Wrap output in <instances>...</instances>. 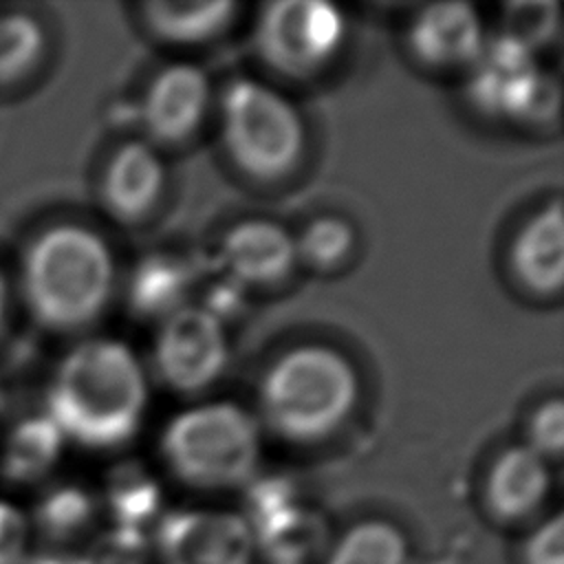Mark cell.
Masks as SVG:
<instances>
[{"mask_svg": "<svg viewBox=\"0 0 564 564\" xmlns=\"http://www.w3.org/2000/svg\"><path fill=\"white\" fill-rule=\"evenodd\" d=\"M150 388L130 346L117 339H90L59 364L48 390V416L86 447H117L143 423Z\"/></svg>", "mask_w": 564, "mask_h": 564, "instance_id": "cell-1", "label": "cell"}, {"mask_svg": "<svg viewBox=\"0 0 564 564\" xmlns=\"http://www.w3.org/2000/svg\"><path fill=\"white\" fill-rule=\"evenodd\" d=\"M4 308H7V286H4V278L0 273V324L4 317Z\"/></svg>", "mask_w": 564, "mask_h": 564, "instance_id": "cell-31", "label": "cell"}, {"mask_svg": "<svg viewBox=\"0 0 564 564\" xmlns=\"http://www.w3.org/2000/svg\"><path fill=\"white\" fill-rule=\"evenodd\" d=\"M516 278L535 295H553L564 282V223L562 203L553 200L538 212L516 236L511 247Z\"/></svg>", "mask_w": 564, "mask_h": 564, "instance_id": "cell-14", "label": "cell"}, {"mask_svg": "<svg viewBox=\"0 0 564 564\" xmlns=\"http://www.w3.org/2000/svg\"><path fill=\"white\" fill-rule=\"evenodd\" d=\"M346 40V20L335 4L278 0L262 7L253 44L260 59L280 75L304 79L326 68Z\"/></svg>", "mask_w": 564, "mask_h": 564, "instance_id": "cell-7", "label": "cell"}, {"mask_svg": "<svg viewBox=\"0 0 564 564\" xmlns=\"http://www.w3.org/2000/svg\"><path fill=\"white\" fill-rule=\"evenodd\" d=\"M141 11L145 26L161 42L196 46L227 31L238 4L231 0H152Z\"/></svg>", "mask_w": 564, "mask_h": 564, "instance_id": "cell-16", "label": "cell"}, {"mask_svg": "<svg viewBox=\"0 0 564 564\" xmlns=\"http://www.w3.org/2000/svg\"><path fill=\"white\" fill-rule=\"evenodd\" d=\"M44 33L29 15L0 18V84L22 77L40 57Z\"/></svg>", "mask_w": 564, "mask_h": 564, "instance_id": "cell-24", "label": "cell"}, {"mask_svg": "<svg viewBox=\"0 0 564 564\" xmlns=\"http://www.w3.org/2000/svg\"><path fill=\"white\" fill-rule=\"evenodd\" d=\"M62 445L64 434L48 414L18 423L7 438L2 456L4 478L11 482L37 480L57 463Z\"/></svg>", "mask_w": 564, "mask_h": 564, "instance_id": "cell-19", "label": "cell"}, {"mask_svg": "<svg viewBox=\"0 0 564 564\" xmlns=\"http://www.w3.org/2000/svg\"><path fill=\"white\" fill-rule=\"evenodd\" d=\"M115 260L101 236L79 225L42 231L26 249L24 297L40 324L75 330L97 319L110 300Z\"/></svg>", "mask_w": 564, "mask_h": 564, "instance_id": "cell-2", "label": "cell"}, {"mask_svg": "<svg viewBox=\"0 0 564 564\" xmlns=\"http://www.w3.org/2000/svg\"><path fill=\"white\" fill-rule=\"evenodd\" d=\"M560 11L555 2H509L502 9V35L538 51L555 40Z\"/></svg>", "mask_w": 564, "mask_h": 564, "instance_id": "cell-25", "label": "cell"}, {"mask_svg": "<svg viewBox=\"0 0 564 564\" xmlns=\"http://www.w3.org/2000/svg\"><path fill=\"white\" fill-rule=\"evenodd\" d=\"M165 189V165L150 143L132 141L110 159L101 198L108 212L121 223H137L148 216Z\"/></svg>", "mask_w": 564, "mask_h": 564, "instance_id": "cell-13", "label": "cell"}, {"mask_svg": "<svg viewBox=\"0 0 564 564\" xmlns=\"http://www.w3.org/2000/svg\"><path fill=\"white\" fill-rule=\"evenodd\" d=\"M159 485L139 467L123 465L110 476L108 505L121 529L141 531L161 502Z\"/></svg>", "mask_w": 564, "mask_h": 564, "instance_id": "cell-20", "label": "cell"}, {"mask_svg": "<svg viewBox=\"0 0 564 564\" xmlns=\"http://www.w3.org/2000/svg\"><path fill=\"white\" fill-rule=\"evenodd\" d=\"M194 289V269L187 260L170 253L143 258L128 282V304L139 319L163 322L187 306Z\"/></svg>", "mask_w": 564, "mask_h": 564, "instance_id": "cell-17", "label": "cell"}, {"mask_svg": "<svg viewBox=\"0 0 564 564\" xmlns=\"http://www.w3.org/2000/svg\"><path fill=\"white\" fill-rule=\"evenodd\" d=\"M467 97L489 117L544 123L557 115L560 86L540 70L533 51L500 33L469 64Z\"/></svg>", "mask_w": 564, "mask_h": 564, "instance_id": "cell-6", "label": "cell"}, {"mask_svg": "<svg viewBox=\"0 0 564 564\" xmlns=\"http://www.w3.org/2000/svg\"><path fill=\"white\" fill-rule=\"evenodd\" d=\"M145 540L134 529H112L88 553L82 555V564H143Z\"/></svg>", "mask_w": 564, "mask_h": 564, "instance_id": "cell-28", "label": "cell"}, {"mask_svg": "<svg viewBox=\"0 0 564 564\" xmlns=\"http://www.w3.org/2000/svg\"><path fill=\"white\" fill-rule=\"evenodd\" d=\"M549 489V467L527 445L505 449L487 478V507L502 522L531 516Z\"/></svg>", "mask_w": 564, "mask_h": 564, "instance_id": "cell-15", "label": "cell"}, {"mask_svg": "<svg viewBox=\"0 0 564 564\" xmlns=\"http://www.w3.org/2000/svg\"><path fill=\"white\" fill-rule=\"evenodd\" d=\"M527 447L544 460H557L564 449V405L562 399L542 403L529 421Z\"/></svg>", "mask_w": 564, "mask_h": 564, "instance_id": "cell-27", "label": "cell"}, {"mask_svg": "<svg viewBox=\"0 0 564 564\" xmlns=\"http://www.w3.org/2000/svg\"><path fill=\"white\" fill-rule=\"evenodd\" d=\"M29 520L26 516L0 500V564H29Z\"/></svg>", "mask_w": 564, "mask_h": 564, "instance_id": "cell-29", "label": "cell"}, {"mask_svg": "<svg viewBox=\"0 0 564 564\" xmlns=\"http://www.w3.org/2000/svg\"><path fill=\"white\" fill-rule=\"evenodd\" d=\"M524 564H564V522L560 513L529 538Z\"/></svg>", "mask_w": 564, "mask_h": 564, "instance_id": "cell-30", "label": "cell"}, {"mask_svg": "<svg viewBox=\"0 0 564 564\" xmlns=\"http://www.w3.org/2000/svg\"><path fill=\"white\" fill-rule=\"evenodd\" d=\"M90 496L73 485L51 489L35 507V524L51 540L75 538L93 518Z\"/></svg>", "mask_w": 564, "mask_h": 564, "instance_id": "cell-23", "label": "cell"}, {"mask_svg": "<svg viewBox=\"0 0 564 564\" xmlns=\"http://www.w3.org/2000/svg\"><path fill=\"white\" fill-rule=\"evenodd\" d=\"M293 505H295V489L289 478H282V476L251 478L245 496V507H247L245 522L253 531Z\"/></svg>", "mask_w": 564, "mask_h": 564, "instance_id": "cell-26", "label": "cell"}, {"mask_svg": "<svg viewBox=\"0 0 564 564\" xmlns=\"http://www.w3.org/2000/svg\"><path fill=\"white\" fill-rule=\"evenodd\" d=\"M352 229L344 218H313L295 238V258L313 271H333L352 251Z\"/></svg>", "mask_w": 564, "mask_h": 564, "instance_id": "cell-22", "label": "cell"}, {"mask_svg": "<svg viewBox=\"0 0 564 564\" xmlns=\"http://www.w3.org/2000/svg\"><path fill=\"white\" fill-rule=\"evenodd\" d=\"M251 535L267 564H311L328 542V527L319 513L293 505Z\"/></svg>", "mask_w": 564, "mask_h": 564, "instance_id": "cell-18", "label": "cell"}, {"mask_svg": "<svg viewBox=\"0 0 564 564\" xmlns=\"http://www.w3.org/2000/svg\"><path fill=\"white\" fill-rule=\"evenodd\" d=\"M328 564H405V540L388 522H361L339 540Z\"/></svg>", "mask_w": 564, "mask_h": 564, "instance_id": "cell-21", "label": "cell"}, {"mask_svg": "<svg viewBox=\"0 0 564 564\" xmlns=\"http://www.w3.org/2000/svg\"><path fill=\"white\" fill-rule=\"evenodd\" d=\"M295 264V238L273 220L238 223L225 234L218 249V267L242 289L280 284Z\"/></svg>", "mask_w": 564, "mask_h": 564, "instance_id": "cell-11", "label": "cell"}, {"mask_svg": "<svg viewBox=\"0 0 564 564\" xmlns=\"http://www.w3.org/2000/svg\"><path fill=\"white\" fill-rule=\"evenodd\" d=\"M359 399L352 364L328 346L306 344L284 352L262 377V423L293 443H315L337 432Z\"/></svg>", "mask_w": 564, "mask_h": 564, "instance_id": "cell-3", "label": "cell"}, {"mask_svg": "<svg viewBox=\"0 0 564 564\" xmlns=\"http://www.w3.org/2000/svg\"><path fill=\"white\" fill-rule=\"evenodd\" d=\"M212 101L205 70L192 62L165 66L150 82L141 101V123L154 143L176 145L203 126Z\"/></svg>", "mask_w": 564, "mask_h": 564, "instance_id": "cell-10", "label": "cell"}, {"mask_svg": "<svg viewBox=\"0 0 564 564\" xmlns=\"http://www.w3.org/2000/svg\"><path fill=\"white\" fill-rule=\"evenodd\" d=\"M225 324L198 304H187L159 324L152 361L159 379L174 392L209 388L227 364Z\"/></svg>", "mask_w": 564, "mask_h": 564, "instance_id": "cell-8", "label": "cell"}, {"mask_svg": "<svg viewBox=\"0 0 564 564\" xmlns=\"http://www.w3.org/2000/svg\"><path fill=\"white\" fill-rule=\"evenodd\" d=\"M487 42L476 9L467 2L423 7L408 29V46L430 68L469 66Z\"/></svg>", "mask_w": 564, "mask_h": 564, "instance_id": "cell-12", "label": "cell"}, {"mask_svg": "<svg viewBox=\"0 0 564 564\" xmlns=\"http://www.w3.org/2000/svg\"><path fill=\"white\" fill-rule=\"evenodd\" d=\"M161 454L172 474L192 487L245 485L260 458L258 421L229 401L187 408L167 421Z\"/></svg>", "mask_w": 564, "mask_h": 564, "instance_id": "cell-4", "label": "cell"}, {"mask_svg": "<svg viewBox=\"0 0 564 564\" xmlns=\"http://www.w3.org/2000/svg\"><path fill=\"white\" fill-rule=\"evenodd\" d=\"M220 139L234 165L260 181L295 170L304 152V123L295 106L271 86L240 77L220 97Z\"/></svg>", "mask_w": 564, "mask_h": 564, "instance_id": "cell-5", "label": "cell"}, {"mask_svg": "<svg viewBox=\"0 0 564 564\" xmlns=\"http://www.w3.org/2000/svg\"><path fill=\"white\" fill-rule=\"evenodd\" d=\"M163 564H249L253 535L245 518L220 511H174L161 518Z\"/></svg>", "mask_w": 564, "mask_h": 564, "instance_id": "cell-9", "label": "cell"}]
</instances>
